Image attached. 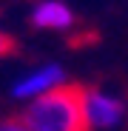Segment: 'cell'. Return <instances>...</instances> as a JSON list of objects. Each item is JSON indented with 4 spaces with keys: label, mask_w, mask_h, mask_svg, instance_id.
<instances>
[{
    "label": "cell",
    "mask_w": 128,
    "mask_h": 131,
    "mask_svg": "<svg viewBox=\"0 0 128 131\" xmlns=\"http://www.w3.org/2000/svg\"><path fill=\"white\" fill-rule=\"evenodd\" d=\"M20 120L29 131H88L83 117V85L66 83L31 100Z\"/></svg>",
    "instance_id": "obj_1"
},
{
    "label": "cell",
    "mask_w": 128,
    "mask_h": 131,
    "mask_svg": "<svg viewBox=\"0 0 128 131\" xmlns=\"http://www.w3.org/2000/svg\"><path fill=\"white\" fill-rule=\"evenodd\" d=\"M83 117L88 131H111L125 120V103L102 89H83Z\"/></svg>",
    "instance_id": "obj_2"
},
{
    "label": "cell",
    "mask_w": 128,
    "mask_h": 131,
    "mask_svg": "<svg viewBox=\"0 0 128 131\" xmlns=\"http://www.w3.org/2000/svg\"><path fill=\"white\" fill-rule=\"evenodd\" d=\"M60 85H66V71H63L60 63H43V66H34L31 71H26L23 77H17L14 85H11V97L14 100H37L43 94H49Z\"/></svg>",
    "instance_id": "obj_3"
},
{
    "label": "cell",
    "mask_w": 128,
    "mask_h": 131,
    "mask_svg": "<svg viewBox=\"0 0 128 131\" xmlns=\"http://www.w3.org/2000/svg\"><path fill=\"white\" fill-rule=\"evenodd\" d=\"M29 20L34 29H46V31H68L77 23L71 6L63 3V0H40V3H34Z\"/></svg>",
    "instance_id": "obj_4"
},
{
    "label": "cell",
    "mask_w": 128,
    "mask_h": 131,
    "mask_svg": "<svg viewBox=\"0 0 128 131\" xmlns=\"http://www.w3.org/2000/svg\"><path fill=\"white\" fill-rule=\"evenodd\" d=\"M11 51H14V37H11V34H6V31H0V60L9 57Z\"/></svg>",
    "instance_id": "obj_5"
},
{
    "label": "cell",
    "mask_w": 128,
    "mask_h": 131,
    "mask_svg": "<svg viewBox=\"0 0 128 131\" xmlns=\"http://www.w3.org/2000/svg\"><path fill=\"white\" fill-rule=\"evenodd\" d=\"M0 131H29L23 125V120H3L0 123Z\"/></svg>",
    "instance_id": "obj_6"
}]
</instances>
